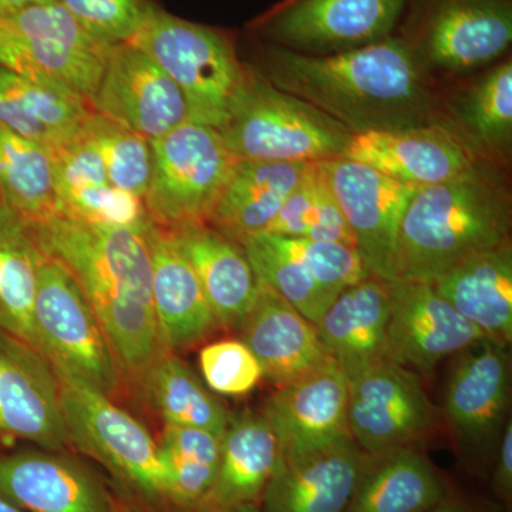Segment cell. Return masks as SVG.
Segmentation results:
<instances>
[{
    "instance_id": "20",
    "label": "cell",
    "mask_w": 512,
    "mask_h": 512,
    "mask_svg": "<svg viewBox=\"0 0 512 512\" xmlns=\"http://www.w3.org/2000/svg\"><path fill=\"white\" fill-rule=\"evenodd\" d=\"M59 215L97 227L124 228L147 234L153 218L146 204L114 187L92 141L80 133L50 150Z\"/></svg>"
},
{
    "instance_id": "32",
    "label": "cell",
    "mask_w": 512,
    "mask_h": 512,
    "mask_svg": "<svg viewBox=\"0 0 512 512\" xmlns=\"http://www.w3.org/2000/svg\"><path fill=\"white\" fill-rule=\"evenodd\" d=\"M43 252L8 205L0 207V329L36 348L33 308Z\"/></svg>"
},
{
    "instance_id": "2",
    "label": "cell",
    "mask_w": 512,
    "mask_h": 512,
    "mask_svg": "<svg viewBox=\"0 0 512 512\" xmlns=\"http://www.w3.org/2000/svg\"><path fill=\"white\" fill-rule=\"evenodd\" d=\"M424 64L402 37L333 53L302 55L265 50L266 79L348 128L350 133L431 124Z\"/></svg>"
},
{
    "instance_id": "33",
    "label": "cell",
    "mask_w": 512,
    "mask_h": 512,
    "mask_svg": "<svg viewBox=\"0 0 512 512\" xmlns=\"http://www.w3.org/2000/svg\"><path fill=\"white\" fill-rule=\"evenodd\" d=\"M164 426L188 427L224 436L229 414L184 360L165 350L140 380Z\"/></svg>"
},
{
    "instance_id": "23",
    "label": "cell",
    "mask_w": 512,
    "mask_h": 512,
    "mask_svg": "<svg viewBox=\"0 0 512 512\" xmlns=\"http://www.w3.org/2000/svg\"><path fill=\"white\" fill-rule=\"evenodd\" d=\"M147 241L161 342L171 352L197 345L220 328L200 281L170 229L154 222L147 232Z\"/></svg>"
},
{
    "instance_id": "16",
    "label": "cell",
    "mask_w": 512,
    "mask_h": 512,
    "mask_svg": "<svg viewBox=\"0 0 512 512\" xmlns=\"http://www.w3.org/2000/svg\"><path fill=\"white\" fill-rule=\"evenodd\" d=\"M94 113L154 141L190 120L177 84L143 50L114 47L93 100Z\"/></svg>"
},
{
    "instance_id": "34",
    "label": "cell",
    "mask_w": 512,
    "mask_h": 512,
    "mask_svg": "<svg viewBox=\"0 0 512 512\" xmlns=\"http://www.w3.org/2000/svg\"><path fill=\"white\" fill-rule=\"evenodd\" d=\"M0 195L26 224L59 215L49 148L0 124Z\"/></svg>"
},
{
    "instance_id": "30",
    "label": "cell",
    "mask_w": 512,
    "mask_h": 512,
    "mask_svg": "<svg viewBox=\"0 0 512 512\" xmlns=\"http://www.w3.org/2000/svg\"><path fill=\"white\" fill-rule=\"evenodd\" d=\"M448 498L446 481L413 446L367 454L346 512H427Z\"/></svg>"
},
{
    "instance_id": "48",
    "label": "cell",
    "mask_w": 512,
    "mask_h": 512,
    "mask_svg": "<svg viewBox=\"0 0 512 512\" xmlns=\"http://www.w3.org/2000/svg\"><path fill=\"white\" fill-rule=\"evenodd\" d=\"M0 512H25L22 510H19L18 507H15V505L10 504L9 501H6L5 498L0 495Z\"/></svg>"
},
{
    "instance_id": "11",
    "label": "cell",
    "mask_w": 512,
    "mask_h": 512,
    "mask_svg": "<svg viewBox=\"0 0 512 512\" xmlns=\"http://www.w3.org/2000/svg\"><path fill=\"white\" fill-rule=\"evenodd\" d=\"M350 439L366 454L412 446L439 421L420 376L380 359L348 373Z\"/></svg>"
},
{
    "instance_id": "1",
    "label": "cell",
    "mask_w": 512,
    "mask_h": 512,
    "mask_svg": "<svg viewBox=\"0 0 512 512\" xmlns=\"http://www.w3.org/2000/svg\"><path fill=\"white\" fill-rule=\"evenodd\" d=\"M37 247L73 276L106 333L121 373L143 379L165 352L153 303L147 234L56 215L28 224Z\"/></svg>"
},
{
    "instance_id": "49",
    "label": "cell",
    "mask_w": 512,
    "mask_h": 512,
    "mask_svg": "<svg viewBox=\"0 0 512 512\" xmlns=\"http://www.w3.org/2000/svg\"><path fill=\"white\" fill-rule=\"evenodd\" d=\"M2 205H5V201H3L2 195H0V207H2Z\"/></svg>"
},
{
    "instance_id": "19",
    "label": "cell",
    "mask_w": 512,
    "mask_h": 512,
    "mask_svg": "<svg viewBox=\"0 0 512 512\" xmlns=\"http://www.w3.org/2000/svg\"><path fill=\"white\" fill-rule=\"evenodd\" d=\"M343 157L417 188L450 183L477 171L461 141L434 124L355 134Z\"/></svg>"
},
{
    "instance_id": "27",
    "label": "cell",
    "mask_w": 512,
    "mask_h": 512,
    "mask_svg": "<svg viewBox=\"0 0 512 512\" xmlns=\"http://www.w3.org/2000/svg\"><path fill=\"white\" fill-rule=\"evenodd\" d=\"M282 464L281 444L262 414L231 416L222 436L217 478L195 512H228L238 505L259 504Z\"/></svg>"
},
{
    "instance_id": "22",
    "label": "cell",
    "mask_w": 512,
    "mask_h": 512,
    "mask_svg": "<svg viewBox=\"0 0 512 512\" xmlns=\"http://www.w3.org/2000/svg\"><path fill=\"white\" fill-rule=\"evenodd\" d=\"M170 231L194 269L218 326L238 330L261 291L244 247L207 222Z\"/></svg>"
},
{
    "instance_id": "8",
    "label": "cell",
    "mask_w": 512,
    "mask_h": 512,
    "mask_svg": "<svg viewBox=\"0 0 512 512\" xmlns=\"http://www.w3.org/2000/svg\"><path fill=\"white\" fill-rule=\"evenodd\" d=\"M151 147L153 170L144 197L150 217L168 229L207 222L237 161L220 131L188 120Z\"/></svg>"
},
{
    "instance_id": "6",
    "label": "cell",
    "mask_w": 512,
    "mask_h": 512,
    "mask_svg": "<svg viewBox=\"0 0 512 512\" xmlns=\"http://www.w3.org/2000/svg\"><path fill=\"white\" fill-rule=\"evenodd\" d=\"M55 372L69 444L103 464L141 500L167 504L160 443L110 396L69 373Z\"/></svg>"
},
{
    "instance_id": "17",
    "label": "cell",
    "mask_w": 512,
    "mask_h": 512,
    "mask_svg": "<svg viewBox=\"0 0 512 512\" xmlns=\"http://www.w3.org/2000/svg\"><path fill=\"white\" fill-rule=\"evenodd\" d=\"M0 437L60 451L69 444L55 369L42 353L0 329Z\"/></svg>"
},
{
    "instance_id": "38",
    "label": "cell",
    "mask_w": 512,
    "mask_h": 512,
    "mask_svg": "<svg viewBox=\"0 0 512 512\" xmlns=\"http://www.w3.org/2000/svg\"><path fill=\"white\" fill-rule=\"evenodd\" d=\"M83 134L100 154L110 183L144 200L153 170L151 141L97 113L84 123Z\"/></svg>"
},
{
    "instance_id": "12",
    "label": "cell",
    "mask_w": 512,
    "mask_h": 512,
    "mask_svg": "<svg viewBox=\"0 0 512 512\" xmlns=\"http://www.w3.org/2000/svg\"><path fill=\"white\" fill-rule=\"evenodd\" d=\"M318 167L348 222L356 251L370 275L387 284L399 279L400 225L419 188L346 157L322 161Z\"/></svg>"
},
{
    "instance_id": "15",
    "label": "cell",
    "mask_w": 512,
    "mask_h": 512,
    "mask_svg": "<svg viewBox=\"0 0 512 512\" xmlns=\"http://www.w3.org/2000/svg\"><path fill=\"white\" fill-rule=\"evenodd\" d=\"M348 399V376L335 360L279 386L261 414L278 437L284 463H295L352 440Z\"/></svg>"
},
{
    "instance_id": "10",
    "label": "cell",
    "mask_w": 512,
    "mask_h": 512,
    "mask_svg": "<svg viewBox=\"0 0 512 512\" xmlns=\"http://www.w3.org/2000/svg\"><path fill=\"white\" fill-rule=\"evenodd\" d=\"M409 0H284L255 22L272 46L333 55L392 36Z\"/></svg>"
},
{
    "instance_id": "44",
    "label": "cell",
    "mask_w": 512,
    "mask_h": 512,
    "mask_svg": "<svg viewBox=\"0 0 512 512\" xmlns=\"http://www.w3.org/2000/svg\"><path fill=\"white\" fill-rule=\"evenodd\" d=\"M20 62L19 40L8 20L0 15V66L18 72Z\"/></svg>"
},
{
    "instance_id": "47",
    "label": "cell",
    "mask_w": 512,
    "mask_h": 512,
    "mask_svg": "<svg viewBox=\"0 0 512 512\" xmlns=\"http://www.w3.org/2000/svg\"><path fill=\"white\" fill-rule=\"evenodd\" d=\"M228 512H261V508H259V504L248 503L238 505V507L232 508Z\"/></svg>"
},
{
    "instance_id": "4",
    "label": "cell",
    "mask_w": 512,
    "mask_h": 512,
    "mask_svg": "<svg viewBox=\"0 0 512 512\" xmlns=\"http://www.w3.org/2000/svg\"><path fill=\"white\" fill-rule=\"evenodd\" d=\"M218 131L237 160L266 163L316 164L343 157L353 137L328 114L249 67Z\"/></svg>"
},
{
    "instance_id": "41",
    "label": "cell",
    "mask_w": 512,
    "mask_h": 512,
    "mask_svg": "<svg viewBox=\"0 0 512 512\" xmlns=\"http://www.w3.org/2000/svg\"><path fill=\"white\" fill-rule=\"evenodd\" d=\"M200 367L208 389L225 396L247 394L264 377L254 353L242 340H221L205 346Z\"/></svg>"
},
{
    "instance_id": "35",
    "label": "cell",
    "mask_w": 512,
    "mask_h": 512,
    "mask_svg": "<svg viewBox=\"0 0 512 512\" xmlns=\"http://www.w3.org/2000/svg\"><path fill=\"white\" fill-rule=\"evenodd\" d=\"M222 437L188 427L164 426L160 441L167 504L195 512L210 493L221 460Z\"/></svg>"
},
{
    "instance_id": "13",
    "label": "cell",
    "mask_w": 512,
    "mask_h": 512,
    "mask_svg": "<svg viewBox=\"0 0 512 512\" xmlns=\"http://www.w3.org/2000/svg\"><path fill=\"white\" fill-rule=\"evenodd\" d=\"M421 63L463 72L498 59L512 42L510 0H417L410 37Z\"/></svg>"
},
{
    "instance_id": "31",
    "label": "cell",
    "mask_w": 512,
    "mask_h": 512,
    "mask_svg": "<svg viewBox=\"0 0 512 512\" xmlns=\"http://www.w3.org/2000/svg\"><path fill=\"white\" fill-rule=\"evenodd\" d=\"M94 113L89 101L0 66V124L49 150L70 143Z\"/></svg>"
},
{
    "instance_id": "43",
    "label": "cell",
    "mask_w": 512,
    "mask_h": 512,
    "mask_svg": "<svg viewBox=\"0 0 512 512\" xmlns=\"http://www.w3.org/2000/svg\"><path fill=\"white\" fill-rule=\"evenodd\" d=\"M493 471V491L505 504L512 498V423L508 420L498 439Z\"/></svg>"
},
{
    "instance_id": "24",
    "label": "cell",
    "mask_w": 512,
    "mask_h": 512,
    "mask_svg": "<svg viewBox=\"0 0 512 512\" xmlns=\"http://www.w3.org/2000/svg\"><path fill=\"white\" fill-rule=\"evenodd\" d=\"M238 330L264 377L278 386L295 382L333 360L320 343L315 325L264 284Z\"/></svg>"
},
{
    "instance_id": "25",
    "label": "cell",
    "mask_w": 512,
    "mask_h": 512,
    "mask_svg": "<svg viewBox=\"0 0 512 512\" xmlns=\"http://www.w3.org/2000/svg\"><path fill=\"white\" fill-rule=\"evenodd\" d=\"M367 454L352 440L284 463L266 485L261 512H346Z\"/></svg>"
},
{
    "instance_id": "3",
    "label": "cell",
    "mask_w": 512,
    "mask_h": 512,
    "mask_svg": "<svg viewBox=\"0 0 512 512\" xmlns=\"http://www.w3.org/2000/svg\"><path fill=\"white\" fill-rule=\"evenodd\" d=\"M507 194L480 171L417 190L400 225L399 279L434 284L468 256L510 241Z\"/></svg>"
},
{
    "instance_id": "40",
    "label": "cell",
    "mask_w": 512,
    "mask_h": 512,
    "mask_svg": "<svg viewBox=\"0 0 512 512\" xmlns=\"http://www.w3.org/2000/svg\"><path fill=\"white\" fill-rule=\"evenodd\" d=\"M266 235L276 248L299 262L320 285L336 295L372 276L355 248L336 242Z\"/></svg>"
},
{
    "instance_id": "28",
    "label": "cell",
    "mask_w": 512,
    "mask_h": 512,
    "mask_svg": "<svg viewBox=\"0 0 512 512\" xmlns=\"http://www.w3.org/2000/svg\"><path fill=\"white\" fill-rule=\"evenodd\" d=\"M461 316L498 345L512 340V249L510 241L458 262L434 284Z\"/></svg>"
},
{
    "instance_id": "9",
    "label": "cell",
    "mask_w": 512,
    "mask_h": 512,
    "mask_svg": "<svg viewBox=\"0 0 512 512\" xmlns=\"http://www.w3.org/2000/svg\"><path fill=\"white\" fill-rule=\"evenodd\" d=\"M5 19L22 50L20 76L93 100L116 43L94 35L60 2L30 6Z\"/></svg>"
},
{
    "instance_id": "46",
    "label": "cell",
    "mask_w": 512,
    "mask_h": 512,
    "mask_svg": "<svg viewBox=\"0 0 512 512\" xmlns=\"http://www.w3.org/2000/svg\"><path fill=\"white\" fill-rule=\"evenodd\" d=\"M427 512H476L471 510L470 507L461 503H454V501L444 500L443 503L437 505V507L431 508Z\"/></svg>"
},
{
    "instance_id": "5",
    "label": "cell",
    "mask_w": 512,
    "mask_h": 512,
    "mask_svg": "<svg viewBox=\"0 0 512 512\" xmlns=\"http://www.w3.org/2000/svg\"><path fill=\"white\" fill-rule=\"evenodd\" d=\"M130 43L177 84L191 121L224 126L248 70L225 33L154 8Z\"/></svg>"
},
{
    "instance_id": "42",
    "label": "cell",
    "mask_w": 512,
    "mask_h": 512,
    "mask_svg": "<svg viewBox=\"0 0 512 512\" xmlns=\"http://www.w3.org/2000/svg\"><path fill=\"white\" fill-rule=\"evenodd\" d=\"M94 35L130 43L156 6L150 0H59Z\"/></svg>"
},
{
    "instance_id": "29",
    "label": "cell",
    "mask_w": 512,
    "mask_h": 512,
    "mask_svg": "<svg viewBox=\"0 0 512 512\" xmlns=\"http://www.w3.org/2000/svg\"><path fill=\"white\" fill-rule=\"evenodd\" d=\"M390 309L389 284L369 276L340 292L320 316V343L346 375L384 359Z\"/></svg>"
},
{
    "instance_id": "36",
    "label": "cell",
    "mask_w": 512,
    "mask_h": 512,
    "mask_svg": "<svg viewBox=\"0 0 512 512\" xmlns=\"http://www.w3.org/2000/svg\"><path fill=\"white\" fill-rule=\"evenodd\" d=\"M265 234L336 242L356 249L355 237L323 180L318 163L288 195Z\"/></svg>"
},
{
    "instance_id": "26",
    "label": "cell",
    "mask_w": 512,
    "mask_h": 512,
    "mask_svg": "<svg viewBox=\"0 0 512 512\" xmlns=\"http://www.w3.org/2000/svg\"><path fill=\"white\" fill-rule=\"evenodd\" d=\"M313 165L235 161L207 224L239 244L254 235L265 234L288 195Z\"/></svg>"
},
{
    "instance_id": "14",
    "label": "cell",
    "mask_w": 512,
    "mask_h": 512,
    "mask_svg": "<svg viewBox=\"0 0 512 512\" xmlns=\"http://www.w3.org/2000/svg\"><path fill=\"white\" fill-rule=\"evenodd\" d=\"M389 289L384 357L397 365L429 376L443 360L487 339L433 285L396 279Z\"/></svg>"
},
{
    "instance_id": "18",
    "label": "cell",
    "mask_w": 512,
    "mask_h": 512,
    "mask_svg": "<svg viewBox=\"0 0 512 512\" xmlns=\"http://www.w3.org/2000/svg\"><path fill=\"white\" fill-rule=\"evenodd\" d=\"M505 346L481 340L458 356L444 390V417L458 444L484 454L503 431L511 380Z\"/></svg>"
},
{
    "instance_id": "7",
    "label": "cell",
    "mask_w": 512,
    "mask_h": 512,
    "mask_svg": "<svg viewBox=\"0 0 512 512\" xmlns=\"http://www.w3.org/2000/svg\"><path fill=\"white\" fill-rule=\"evenodd\" d=\"M33 328L36 349L53 369L92 384L107 396L119 392L123 373L96 313L73 276L45 254L39 268Z\"/></svg>"
},
{
    "instance_id": "21",
    "label": "cell",
    "mask_w": 512,
    "mask_h": 512,
    "mask_svg": "<svg viewBox=\"0 0 512 512\" xmlns=\"http://www.w3.org/2000/svg\"><path fill=\"white\" fill-rule=\"evenodd\" d=\"M53 453L0 457V495L25 512H114L110 494L89 468Z\"/></svg>"
},
{
    "instance_id": "45",
    "label": "cell",
    "mask_w": 512,
    "mask_h": 512,
    "mask_svg": "<svg viewBox=\"0 0 512 512\" xmlns=\"http://www.w3.org/2000/svg\"><path fill=\"white\" fill-rule=\"evenodd\" d=\"M53 2H59V0H0V15L6 18V16L30 8V6L46 5V3Z\"/></svg>"
},
{
    "instance_id": "39",
    "label": "cell",
    "mask_w": 512,
    "mask_h": 512,
    "mask_svg": "<svg viewBox=\"0 0 512 512\" xmlns=\"http://www.w3.org/2000/svg\"><path fill=\"white\" fill-rule=\"evenodd\" d=\"M464 126L481 146L507 153L512 138L511 60L485 74L467 94L460 111Z\"/></svg>"
},
{
    "instance_id": "37",
    "label": "cell",
    "mask_w": 512,
    "mask_h": 512,
    "mask_svg": "<svg viewBox=\"0 0 512 512\" xmlns=\"http://www.w3.org/2000/svg\"><path fill=\"white\" fill-rule=\"evenodd\" d=\"M241 245L259 282L316 325L338 295L320 285L299 262L276 248L268 235H254Z\"/></svg>"
}]
</instances>
